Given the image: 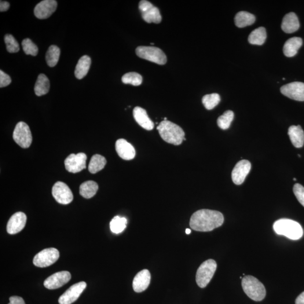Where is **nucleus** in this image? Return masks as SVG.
Segmentation results:
<instances>
[{"label": "nucleus", "instance_id": "obj_1", "mask_svg": "<svg viewBox=\"0 0 304 304\" xmlns=\"http://www.w3.org/2000/svg\"><path fill=\"white\" fill-rule=\"evenodd\" d=\"M224 216L218 211L200 210L194 213L190 220V226L198 232H210L221 226L224 223Z\"/></svg>", "mask_w": 304, "mask_h": 304}, {"label": "nucleus", "instance_id": "obj_2", "mask_svg": "<svg viewBox=\"0 0 304 304\" xmlns=\"http://www.w3.org/2000/svg\"><path fill=\"white\" fill-rule=\"evenodd\" d=\"M157 130L161 138L168 143L179 145L184 141L185 133L182 128L178 124L169 122L163 121L161 122Z\"/></svg>", "mask_w": 304, "mask_h": 304}, {"label": "nucleus", "instance_id": "obj_3", "mask_svg": "<svg viewBox=\"0 0 304 304\" xmlns=\"http://www.w3.org/2000/svg\"><path fill=\"white\" fill-rule=\"evenodd\" d=\"M274 231L292 240H298L303 236V229L299 223L292 220L282 219L274 223Z\"/></svg>", "mask_w": 304, "mask_h": 304}, {"label": "nucleus", "instance_id": "obj_4", "mask_svg": "<svg viewBox=\"0 0 304 304\" xmlns=\"http://www.w3.org/2000/svg\"><path fill=\"white\" fill-rule=\"evenodd\" d=\"M242 286L245 294L254 301H262L265 297L266 290L264 285L253 276H247L243 278Z\"/></svg>", "mask_w": 304, "mask_h": 304}, {"label": "nucleus", "instance_id": "obj_5", "mask_svg": "<svg viewBox=\"0 0 304 304\" xmlns=\"http://www.w3.org/2000/svg\"><path fill=\"white\" fill-rule=\"evenodd\" d=\"M217 263L214 260L209 259L204 262L198 269L196 273V283L201 288H204L210 283L213 277Z\"/></svg>", "mask_w": 304, "mask_h": 304}, {"label": "nucleus", "instance_id": "obj_6", "mask_svg": "<svg viewBox=\"0 0 304 304\" xmlns=\"http://www.w3.org/2000/svg\"><path fill=\"white\" fill-rule=\"evenodd\" d=\"M136 54L139 58L159 65L165 64L167 62L165 54L159 47L139 46L136 49Z\"/></svg>", "mask_w": 304, "mask_h": 304}, {"label": "nucleus", "instance_id": "obj_7", "mask_svg": "<svg viewBox=\"0 0 304 304\" xmlns=\"http://www.w3.org/2000/svg\"><path fill=\"white\" fill-rule=\"evenodd\" d=\"M60 258V252L57 248L44 249L37 254L34 259V264L39 268H45L56 263Z\"/></svg>", "mask_w": 304, "mask_h": 304}, {"label": "nucleus", "instance_id": "obj_8", "mask_svg": "<svg viewBox=\"0 0 304 304\" xmlns=\"http://www.w3.org/2000/svg\"><path fill=\"white\" fill-rule=\"evenodd\" d=\"M13 139L16 143L20 147L27 148L31 145L32 136L30 129L27 123L24 122L18 123L13 133Z\"/></svg>", "mask_w": 304, "mask_h": 304}, {"label": "nucleus", "instance_id": "obj_9", "mask_svg": "<svg viewBox=\"0 0 304 304\" xmlns=\"http://www.w3.org/2000/svg\"><path fill=\"white\" fill-rule=\"evenodd\" d=\"M139 9L142 13V18L147 23L159 24L162 20L160 10L149 1L142 0L139 2Z\"/></svg>", "mask_w": 304, "mask_h": 304}, {"label": "nucleus", "instance_id": "obj_10", "mask_svg": "<svg viewBox=\"0 0 304 304\" xmlns=\"http://www.w3.org/2000/svg\"><path fill=\"white\" fill-rule=\"evenodd\" d=\"M87 156L85 153L71 154L65 160L66 170L72 173H78L86 167Z\"/></svg>", "mask_w": 304, "mask_h": 304}, {"label": "nucleus", "instance_id": "obj_11", "mask_svg": "<svg viewBox=\"0 0 304 304\" xmlns=\"http://www.w3.org/2000/svg\"><path fill=\"white\" fill-rule=\"evenodd\" d=\"M52 195L58 203L68 204L72 203L73 195L70 188L65 183L58 182L53 186Z\"/></svg>", "mask_w": 304, "mask_h": 304}, {"label": "nucleus", "instance_id": "obj_12", "mask_svg": "<svg viewBox=\"0 0 304 304\" xmlns=\"http://www.w3.org/2000/svg\"><path fill=\"white\" fill-rule=\"evenodd\" d=\"M87 284L85 282H80L72 285L61 296L58 302L60 304H71L78 300L85 290Z\"/></svg>", "mask_w": 304, "mask_h": 304}, {"label": "nucleus", "instance_id": "obj_13", "mask_svg": "<svg viewBox=\"0 0 304 304\" xmlns=\"http://www.w3.org/2000/svg\"><path fill=\"white\" fill-rule=\"evenodd\" d=\"M282 94L291 100L304 101V83L294 82L287 84L281 88Z\"/></svg>", "mask_w": 304, "mask_h": 304}, {"label": "nucleus", "instance_id": "obj_14", "mask_svg": "<svg viewBox=\"0 0 304 304\" xmlns=\"http://www.w3.org/2000/svg\"><path fill=\"white\" fill-rule=\"evenodd\" d=\"M71 273L68 271H61L53 274L44 281V286L49 290H55L63 286L71 280Z\"/></svg>", "mask_w": 304, "mask_h": 304}, {"label": "nucleus", "instance_id": "obj_15", "mask_svg": "<svg viewBox=\"0 0 304 304\" xmlns=\"http://www.w3.org/2000/svg\"><path fill=\"white\" fill-rule=\"evenodd\" d=\"M251 164L246 160H241L234 167L232 173V181L234 184L241 185L244 182L251 170Z\"/></svg>", "mask_w": 304, "mask_h": 304}, {"label": "nucleus", "instance_id": "obj_16", "mask_svg": "<svg viewBox=\"0 0 304 304\" xmlns=\"http://www.w3.org/2000/svg\"><path fill=\"white\" fill-rule=\"evenodd\" d=\"M57 5V2L55 0H44L36 6L34 9L35 16L40 20L46 19L56 12Z\"/></svg>", "mask_w": 304, "mask_h": 304}, {"label": "nucleus", "instance_id": "obj_17", "mask_svg": "<svg viewBox=\"0 0 304 304\" xmlns=\"http://www.w3.org/2000/svg\"><path fill=\"white\" fill-rule=\"evenodd\" d=\"M27 216L23 212H18L9 219L7 224V232L10 234H17L23 230L26 224Z\"/></svg>", "mask_w": 304, "mask_h": 304}, {"label": "nucleus", "instance_id": "obj_18", "mask_svg": "<svg viewBox=\"0 0 304 304\" xmlns=\"http://www.w3.org/2000/svg\"><path fill=\"white\" fill-rule=\"evenodd\" d=\"M116 150L121 158L124 160H133L136 155L134 146L123 139L117 141Z\"/></svg>", "mask_w": 304, "mask_h": 304}, {"label": "nucleus", "instance_id": "obj_19", "mask_svg": "<svg viewBox=\"0 0 304 304\" xmlns=\"http://www.w3.org/2000/svg\"><path fill=\"white\" fill-rule=\"evenodd\" d=\"M151 273L147 269L139 272L134 278L133 287L136 292H143L147 289L151 283Z\"/></svg>", "mask_w": 304, "mask_h": 304}, {"label": "nucleus", "instance_id": "obj_20", "mask_svg": "<svg viewBox=\"0 0 304 304\" xmlns=\"http://www.w3.org/2000/svg\"><path fill=\"white\" fill-rule=\"evenodd\" d=\"M133 116L137 122L143 129L147 130L153 129L155 124L149 119L145 110L140 107H136L134 109Z\"/></svg>", "mask_w": 304, "mask_h": 304}, {"label": "nucleus", "instance_id": "obj_21", "mask_svg": "<svg viewBox=\"0 0 304 304\" xmlns=\"http://www.w3.org/2000/svg\"><path fill=\"white\" fill-rule=\"evenodd\" d=\"M281 28L286 34H292L297 31L300 28L297 16L292 12L285 15L282 23Z\"/></svg>", "mask_w": 304, "mask_h": 304}, {"label": "nucleus", "instance_id": "obj_22", "mask_svg": "<svg viewBox=\"0 0 304 304\" xmlns=\"http://www.w3.org/2000/svg\"><path fill=\"white\" fill-rule=\"evenodd\" d=\"M303 45V40L300 38H292L288 39L284 43V53L285 56L293 57L296 56L300 47Z\"/></svg>", "mask_w": 304, "mask_h": 304}, {"label": "nucleus", "instance_id": "obj_23", "mask_svg": "<svg viewBox=\"0 0 304 304\" xmlns=\"http://www.w3.org/2000/svg\"><path fill=\"white\" fill-rule=\"evenodd\" d=\"M288 134L293 145L296 148H302L304 144V132L300 126H291Z\"/></svg>", "mask_w": 304, "mask_h": 304}, {"label": "nucleus", "instance_id": "obj_24", "mask_svg": "<svg viewBox=\"0 0 304 304\" xmlns=\"http://www.w3.org/2000/svg\"><path fill=\"white\" fill-rule=\"evenodd\" d=\"M91 63V58L87 56H84L81 58L77 64L75 75L76 78L81 80L87 74L89 71Z\"/></svg>", "mask_w": 304, "mask_h": 304}, {"label": "nucleus", "instance_id": "obj_25", "mask_svg": "<svg viewBox=\"0 0 304 304\" xmlns=\"http://www.w3.org/2000/svg\"><path fill=\"white\" fill-rule=\"evenodd\" d=\"M256 20L254 15L247 12H240L236 14L234 18V22L236 26L239 28H244L253 24Z\"/></svg>", "mask_w": 304, "mask_h": 304}, {"label": "nucleus", "instance_id": "obj_26", "mask_svg": "<svg viewBox=\"0 0 304 304\" xmlns=\"http://www.w3.org/2000/svg\"><path fill=\"white\" fill-rule=\"evenodd\" d=\"M50 89V81L46 76L40 74L37 80L35 86V92L37 96L41 97L48 93Z\"/></svg>", "mask_w": 304, "mask_h": 304}, {"label": "nucleus", "instance_id": "obj_27", "mask_svg": "<svg viewBox=\"0 0 304 304\" xmlns=\"http://www.w3.org/2000/svg\"><path fill=\"white\" fill-rule=\"evenodd\" d=\"M98 190V185L96 182L87 181L80 185V193L83 198L89 199L96 195Z\"/></svg>", "mask_w": 304, "mask_h": 304}, {"label": "nucleus", "instance_id": "obj_28", "mask_svg": "<svg viewBox=\"0 0 304 304\" xmlns=\"http://www.w3.org/2000/svg\"><path fill=\"white\" fill-rule=\"evenodd\" d=\"M266 39V29L263 27L256 28L248 36V42L252 45H262Z\"/></svg>", "mask_w": 304, "mask_h": 304}, {"label": "nucleus", "instance_id": "obj_29", "mask_svg": "<svg viewBox=\"0 0 304 304\" xmlns=\"http://www.w3.org/2000/svg\"><path fill=\"white\" fill-rule=\"evenodd\" d=\"M107 163L105 157L100 155H94L90 161L88 169L91 174H96L103 169Z\"/></svg>", "mask_w": 304, "mask_h": 304}, {"label": "nucleus", "instance_id": "obj_30", "mask_svg": "<svg viewBox=\"0 0 304 304\" xmlns=\"http://www.w3.org/2000/svg\"><path fill=\"white\" fill-rule=\"evenodd\" d=\"M61 50L56 45H51L47 50L46 54V61L47 65L50 67L56 66L60 60Z\"/></svg>", "mask_w": 304, "mask_h": 304}, {"label": "nucleus", "instance_id": "obj_31", "mask_svg": "<svg viewBox=\"0 0 304 304\" xmlns=\"http://www.w3.org/2000/svg\"><path fill=\"white\" fill-rule=\"evenodd\" d=\"M127 223V221L125 218L117 216L110 223V228L113 233L119 234L122 233L126 228Z\"/></svg>", "mask_w": 304, "mask_h": 304}, {"label": "nucleus", "instance_id": "obj_32", "mask_svg": "<svg viewBox=\"0 0 304 304\" xmlns=\"http://www.w3.org/2000/svg\"><path fill=\"white\" fill-rule=\"evenodd\" d=\"M234 115L232 111H226L223 115L220 116L218 119L217 123L218 126L223 130L229 129L233 122Z\"/></svg>", "mask_w": 304, "mask_h": 304}, {"label": "nucleus", "instance_id": "obj_33", "mask_svg": "<svg viewBox=\"0 0 304 304\" xmlns=\"http://www.w3.org/2000/svg\"><path fill=\"white\" fill-rule=\"evenodd\" d=\"M203 103L207 110L214 109L221 101V97L218 94L214 93L204 95L203 98Z\"/></svg>", "mask_w": 304, "mask_h": 304}, {"label": "nucleus", "instance_id": "obj_34", "mask_svg": "<svg viewBox=\"0 0 304 304\" xmlns=\"http://www.w3.org/2000/svg\"><path fill=\"white\" fill-rule=\"evenodd\" d=\"M122 81L124 84L139 86L141 85L142 82V78L140 74L137 72H129L122 76Z\"/></svg>", "mask_w": 304, "mask_h": 304}, {"label": "nucleus", "instance_id": "obj_35", "mask_svg": "<svg viewBox=\"0 0 304 304\" xmlns=\"http://www.w3.org/2000/svg\"><path fill=\"white\" fill-rule=\"evenodd\" d=\"M6 49L10 53H18L20 51V45L12 35L7 34L4 38Z\"/></svg>", "mask_w": 304, "mask_h": 304}, {"label": "nucleus", "instance_id": "obj_36", "mask_svg": "<svg viewBox=\"0 0 304 304\" xmlns=\"http://www.w3.org/2000/svg\"><path fill=\"white\" fill-rule=\"evenodd\" d=\"M22 47L25 54L36 56L39 52L38 47L29 39H25L22 41Z\"/></svg>", "mask_w": 304, "mask_h": 304}, {"label": "nucleus", "instance_id": "obj_37", "mask_svg": "<svg viewBox=\"0 0 304 304\" xmlns=\"http://www.w3.org/2000/svg\"><path fill=\"white\" fill-rule=\"evenodd\" d=\"M296 199L304 207V187L300 184H296L293 188Z\"/></svg>", "mask_w": 304, "mask_h": 304}, {"label": "nucleus", "instance_id": "obj_38", "mask_svg": "<svg viewBox=\"0 0 304 304\" xmlns=\"http://www.w3.org/2000/svg\"><path fill=\"white\" fill-rule=\"evenodd\" d=\"M12 82L10 77L2 70L0 71V87H4L10 85Z\"/></svg>", "mask_w": 304, "mask_h": 304}, {"label": "nucleus", "instance_id": "obj_39", "mask_svg": "<svg viewBox=\"0 0 304 304\" xmlns=\"http://www.w3.org/2000/svg\"><path fill=\"white\" fill-rule=\"evenodd\" d=\"M10 303L8 304H25L23 298L20 296H12L9 299Z\"/></svg>", "mask_w": 304, "mask_h": 304}, {"label": "nucleus", "instance_id": "obj_40", "mask_svg": "<svg viewBox=\"0 0 304 304\" xmlns=\"http://www.w3.org/2000/svg\"><path fill=\"white\" fill-rule=\"evenodd\" d=\"M10 4L8 2L1 1L0 2V11L1 12H6L9 9Z\"/></svg>", "mask_w": 304, "mask_h": 304}, {"label": "nucleus", "instance_id": "obj_41", "mask_svg": "<svg viewBox=\"0 0 304 304\" xmlns=\"http://www.w3.org/2000/svg\"><path fill=\"white\" fill-rule=\"evenodd\" d=\"M296 304H304V291L300 294L295 301Z\"/></svg>", "mask_w": 304, "mask_h": 304}, {"label": "nucleus", "instance_id": "obj_42", "mask_svg": "<svg viewBox=\"0 0 304 304\" xmlns=\"http://www.w3.org/2000/svg\"><path fill=\"white\" fill-rule=\"evenodd\" d=\"M185 232L186 234H189L190 233H191V230L189 229H186L185 230Z\"/></svg>", "mask_w": 304, "mask_h": 304}, {"label": "nucleus", "instance_id": "obj_43", "mask_svg": "<svg viewBox=\"0 0 304 304\" xmlns=\"http://www.w3.org/2000/svg\"><path fill=\"white\" fill-rule=\"evenodd\" d=\"M293 180H294V181H296V178H294V179H293Z\"/></svg>", "mask_w": 304, "mask_h": 304}]
</instances>
